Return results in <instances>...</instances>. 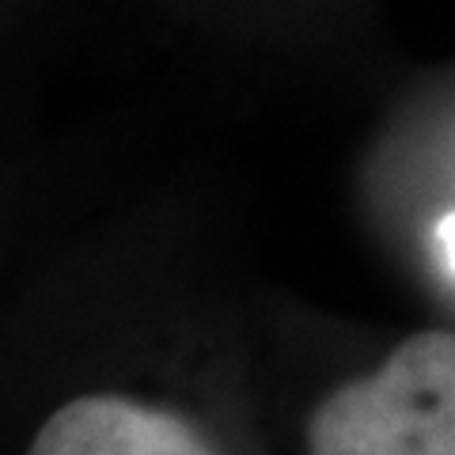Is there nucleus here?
I'll list each match as a JSON object with an SVG mask.
<instances>
[{
	"mask_svg": "<svg viewBox=\"0 0 455 455\" xmlns=\"http://www.w3.org/2000/svg\"><path fill=\"white\" fill-rule=\"evenodd\" d=\"M440 243H444V254H448V266L455 269V217H448L440 224Z\"/></svg>",
	"mask_w": 455,
	"mask_h": 455,
	"instance_id": "obj_3",
	"label": "nucleus"
},
{
	"mask_svg": "<svg viewBox=\"0 0 455 455\" xmlns=\"http://www.w3.org/2000/svg\"><path fill=\"white\" fill-rule=\"evenodd\" d=\"M311 455H455V334L425 331L311 418Z\"/></svg>",
	"mask_w": 455,
	"mask_h": 455,
	"instance_id": "obj_1",
	"label": "nucleus"
},
{
	"mask_svg": "<svg viewBox=\"0 0 455 455\" xmlns=\"http://www.w3.org/2000/svg\"><path fill=\"white\" fill-rule=\"evenodd\" d=\"M31 455H209V448L171 414L88 395L42 425Z\"/></svg>",
	"mask_w": 455,
	"mask_h": 455,
	"instance_id": "obj_2",
	"label": "nucleus"
}]
</instances>
